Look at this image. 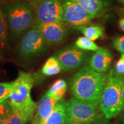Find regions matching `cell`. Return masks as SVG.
Instances as JSON below:
<instances>
[{"instance_id": "e0dca14e", "label": "cell", "mask_w": 124, "mask_h": 124, "mask_svg": "<svg viewBox=\"0 0 124 124\" xmlns=\"http://www.w3.org/2000/svg\"><path fill=\"white\" fill-rule=\"evenodd\" d=\"M62 70L58 60L55 57H50L43 66L41 72L46 76H52L58 74Z\"/></svg>"}, {"instance_id": "7a4b0ae2", "label": "cell", "mask_w": 124, "mask_h": 124, "mask_svg": "<svg viewBox=\"0 0 124 124\" xmlns=\"http://www.w3.org/2000/svg\"><path fill=\"white\" fill-rule=\"evenodd\" d=\"M35 79L32 74L20 72L14 81L8 102L13 113L20 117L26 123L32 120L37 110V103L31 96Z\"/></svg>"}, {"instance_id": "9c48e42d", "label": "cell", "mask_w": 124, "mask_h": 124, "mask_svg": "<svg viewBox=\"0 0 124 124\" xmlns=\"http://www.w3.org/2000/svg\"><path fill=\"white\" fill-rule=\"evenodd\" d=\"M62 21L75 28L86 26L94 18L74 0H64L63 4Z\"/></svg>"}, {"instance_id": "f1b7e54d", "label": "cell", "mask_w": 124, "mask_h": 124, "mask_svg": "<svg viewBox=\"0 0 124 124\" xmlns=\"http://www.w3.org/2000/svg\"><path fill=\"white\" fill-rule=\"evenodd\" d=\"M75 124H96L95 123H93V122H82V123H78Z\"/></svg>"}, {"instance_id": "4dcf8cb0", "label": "cell", "mask_w": 124, "mask_h": 124, "mask_svg": "<svg viewBox=\"0 0 124 124\" xmlns=\"http://www.w3.org/2000/svg\"></svg>"}, {"instance_id": "5b68a950", "label": "cell", "mask_w": 124, "mask_h": 124, "mask_svg": "<svg viewBox=\"0 0 124 124\" xmlns=\"http://www.w3.org/2000/svg\"><path fill=\"white\" fill-rule=\"evenodd\" d=\"M65 124L82 122L107 124L106 120L101 114L98 103L83 101L73 98L65 101Z\"/></svg>"}, {"instance_id": "5bb4252c", "label": "cell", "mask_w": 124, "mask_h": 124, "mask_svg": "<svg viewBox=\"0 0 124 124\" xmlns=\"http://www.w3.org/2000/svg\"><path fill=\"white\" fill-rule=\"evenodd\" d=\"M66 108L65 101L62 99L57 102L54 111L46 120L39 124H65Z\"/></svg>"}, {"instance_id": "d4e9b609", "label": "cell", "mask_w": 124, "mask_h": 124, "mask_svg": "<svg viewBox=\"0 0 124 124\" xmlns=\"http://www.w3.org/2000/svg\"><path fill=\"white\" fill-rule=\"evenodd\" d=\"M119 28L121 30L124 32V17L121 18L118 22Z\"/></svg>"}, {"instance_id": "f546056e", "label": "cell", "mask_w": 124, "mask_h": 124, "mask_svg": "<svg viewBox=\"0 0 124 124\" xmlns=\"http://www.w3.org/2000/svg\"><path fill=\"white\" fill-rule=\"evenodd\" d=\"M117 1L119 3H120V4L124 6V0H117Z\"/></svg>"}, {"instance_id": "8992f818", "label": "cell", "mask_w": 124, "mask_h": 124, "mask_svg": "<svg viewBox=\"0 0 124 124\" xmlns=\"http://www.w3.org/2000/svg\"><path fill=\"white\" fill-rule=\"evenodd\" d=\"M46 47L38 26L34 25L18 43L16 54L21 59L31 60L44 54Z\"/></svg>"}, {"instance_id": "3957f363", "label": "cell", "mask_w": 124, "mask_h": 124, "mask_svg": "<svg viewBox=\"0 0 124 124\" xmlns=\"http://www.w3.org/2000/svg\"><path fill=\"white\" fill-rule=\"evenodd\" d=\"M5 13L10 38L15 42L20 43L35 25L32 4L25 1H14L8 5Z\"/></svg>"}, {"instance_id": "7402d4cb", "label": "cell", "mask_w": 124, "mask_h": 124, "mask_svg": "<svg viewBox=\"0 0 124 124\" xmlns=\"http://www.w3.org/2000/svg\"><path fill=\"white\" fill-rule=\"evenodd\" d=\"M113 46L118 52L124 54V35L116 37L113 39Z\"/></svg>"}, {"instance_id": "ffe728a7", "label": "cell", "mask_w": 124, "mask_h": 124, "mask_svg": "<svg viewBox=\"0 0 124 124\" xmlns=\"http://www.w3.org/2000/svg\"><path fill=\"white\" fill-rule=\"evenodd\" d=\"M13 85L12 82H0V103L9 100L11 94Z\"/></svg>"}, {"instance_id": "7c38bea8", "label": "cell", "mask_w": 124, "mask_h": 124, "mask_svg": "<svg viewBox=\"0 0 124 124\" xmlns=\"http://www.w3.org/2000/svg\"><path fill=\"white\" fill-rule=\"evenodd\" d=\"M58 102L46 94H45L38 106L36 113L33 117V124H39L46 120L52 114Z\"/></svg>"}, {"instance_id": "ba28073f", "label": "cell", "mask_w": 124, "mask_h": 124, "mask_svg": "<svg viewBox=\"0 0 124 124\" xmlns=\"http://www.w3.org/2000/svg\"><path fill=\"white\" fill-rule=\"evenodd\" d=\"M54 56L58 60L62 70L69 71L77 70L84 64L89 57V53L75 45H69L57 51Z\"/></svg>"}, {"instance_id": "6da1fadb", "label": "cell", "mask_w": 124, "mask_h": 124, "mask_svg": "<svg viewBox=\"0 0 124 124\" xmlns=\"http://www.w3.org/2000/svg\"><path fill=\"white\" fill-rule=\"evenodd\" d=\"M108 73H99L89 66L80 69L71 78L69 86L74 98L99 103Z\"/></svg>"}, {"instance_id": "52a82bcc", "label": "cell", "mask_w": 124, "mask_h": 124, "mask_svg": "<svg viewBox=\"0 0 124 124\" xmlns=\"http://www.w3.org/2000/svg\"><path fill=\"white\" fill-rule=\"evenodd\" d=\"M35 25L61 22L63 5L60 0H32Z\"/></svg>"}, {"instance_id": "4fadbf2b", "label": "cell", "mask_w": 124, "mask_h": 124, "mask_svg": "<svg viewBox=\"0 0 124 124\" xmlns=\"http://www.w3.org/2000/svg\"><path fill=\"white\" fill-rule=\"evenodd\" d=\"M94 18L104 13L110 7V0H74Z\"/></svg>"}, {"instance_id": "83f0119b", "label": "cell", "mask_w": 124, "mask_h": 124, "mask_svg": "<svg viewBox=\"0 0 124 124\" xmlns=\"http://www.w3.org/2000/svg\"><path fill=\"white\" fill-rule=\"evenodd\" d=\"M0 124H8L7 119H0Z\"/></svg>"}, {"instance_id": "4316f807", "label": "cell", "mask_w": 124, "mask_h": 124, "mask_svg": "<svg viewBox=\"0 0 124 124\" xmlns=\"http://www.w3.org/2000/svg\"><path fill=\"white\" fill-rule=\"evenodd\" d=\"M117 124H124V110L120 114V120L118 122Z\"/></svg>"}, {"instance_id": "2e32d148", "label": "cell", "mask_w": 124, "mask_h": 124, "mask_svg": "<svg viewBox=\"0 0 124 124\" xmlns=\"http://www.w3.org/2000/svg\"><path fill=\"white\" fill-rule=\"evenodd\" d=\"M67 85L66 81L63 79L57 80L51 87L46 94L49 97L55 100H61L66 92Z\"/></svg>"}, {"instance_id": "d6986e66", "label": "cell", "mask_w": 124, "mask_h": 124, "mask_svg": "<svg viewBox=\"0 0 124 124\" xmlns=\"http://www.w3.org/2000/svg\"><path fill=\"white\" fill-rule=\"evenodd\" d=\"M8 29L7 16L0 9V47H4L7 42Z\"/></svg>"}, {"instance_id": "484cf974", "label": "cell", "mask_w": 124, "mask_h": 124, "mask_svg": "<svg viewBox=\"0 0 124 124\" xmlns=\"http://www.w3.org/2000/svg\"><path fill=\"white\" fill-rule=\"evenodd\" d=\"M121 106H122V110H124V80L123 85H122V93H121Z\"/></svg>"}, {"instance_id": "ac0fdd59", "label": "cell", "mask_w": 124, "mask_h": 124, "mask_svg": "<svg viewBox=\"0 0 124 124\" xmlns=\"http://www.w3.org/2000/svg\"><path fill=\"white\" fill-rule=\"evenodd\" d=\"M75 46L83 51H97L101 48L100 46L95 44L94 41L89 39L86 37H80L76 40Z\"/></svg>"}, {"instance_id": "cb8c5ba5", "label": "cell", "mask_w": 124, "mask_h": 124, "mask_svg": "<svg viewBox=\"0 0 124 124\" xmlns=\"http://www.w3.org/2000/svg\"><path fill=\"white\" fill-rule=\"evenodd\" d=\"M8 124H26L25 122L18 115L12 113L7 118Z\"/></svg>"}, {"instance_id": "277c9868", "label": "cell", "mask_w": 124, "mask_h": 124, "mask_svg": "<svg viewBox=\"0 0 124 124\" xmlns=\"http://www.w3.org/2000/svg\"><path fill=\"white\" fill-rule=\"evenodd\" d=\"M124 75H118L114 69L108 73L106 83L99 101L101 114L106 120L114 118L122 112L121 93Z\"/></svg>"}, {"instance_id": "8fae6325", "label": "cell", "mask_w": 124, "mask_h": 124, "mask_svg": "<svg viewBox=\"0 0 124 124\" xmlns=\"http://www.w3.org/2000/svg\"><path fill=\"white\" fill-rule=\"evenodd\" d=\"M113 60L111 52L105 48L101 47L91 56L89 67L99 73H106Z\"/></svg>"}, {"instance_id": "603a6c76", "label": "cell", "mask_w": 124, "mask_h": 124, "mask_svg": "<svg viewBox=\"0 0 124 124\" xmlns=\"http://www.w3.org/2000/svg\"><path fill=\"white\" fill-rule=\"evenodd\" d=\"M114 70L118 75H124V54H121L120 59L116 63Z\"/></svg>"}, {"instance_id": "9a60e30c", "label": "cell", "mask_w": 124, "mask_h": 124, "mask_svg": "<svg viewBox=\"0 0 124 124\" xmlns=\"http://www.w3.org/2000/svg\"><path fill=\"white\" fill-rule=\"evenodd\" d=\"M77 29L80 31L85 35V37L92 41L103 38L105 36L104 28L100 25L83 26L77 28Z\"/></svg>"}, {"instance_id": "30bf717a", "label": "cell", "mask_w": 124, "mask_h": 124, "mask_svg": "<svg viewBox=\"0 0 124 124\" xmlns=\"http://www.w3.org/2000/svg\"><path fill=\"white\" fill-rule=\"evenodd\" d=\"M46 46H56L63 42L67 35V29L63 21L37 25Z\"/></svg>"}, {"instance_id": "44dd1931", "label": "cell", "mask_w": 124, "mask_h": 124, "mask_svg": "<svg viewBox=\"0 0 124 124\" xmlns=\"http://www.w3.org/2000/svg\"><path fill=\"white\" fill-rule=\"evenodd\" d=\"M12 113L13 111L8 101L0 103V119H7Z\"/></svg>"}]
</instances>
